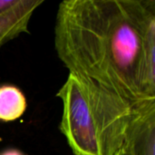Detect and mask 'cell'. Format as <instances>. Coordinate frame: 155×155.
Listing matches in <instances>:
<instances>
[{
    "label": "cell",
    "mask_w": 155,
    "mask_h": 155,
    "mask_svg": "<svg viewBox=\"0 0 155 155\" xmlns=\"http://www.w3.org/2000/svg\"><path fill=\"white\" fill-rule=\"evenodd\" d=\"M56 96L63 104L60 132L74 155L117 154L139 107L145 103L133 104L96 82L73 74Z\"/></svg>",
    "instance_id": "2"
},
{
    "label": "cell",
    "mask_w": 155,
    "mask_h": 155,
    "mask_svg": "<svg viewBox=\"0 0 155 155\" xmlns=\"http://www.w3.org/2000/svg\"><path fill=\"white\" fill-rule=\"evenodd\" d=\"M27 107L22 91L11 84L0 86V121L13 122L20 118Z\"/></svg>",
    "instance_id": "4"
},
{
    "label": "cell",
    "mask_w": 155,
    "mask_h": 155,
    "mask_svg": "<svg viewBox=\"0 0 155 155\" xmlns=\"http://www.w3.org/2000/svg\"><path fill=\"white\" fill-rule=\"evenodd\" d=\"M0 155H25L21 151L16 149H7L2 153H0Z\"/></svg>",
    "instance_id": "6"
},
{
    "label": "cell",
    "mask_w": 155,
    "mask_h": 155,
    "mask_svg": "<svg viewBox=\"0 0 155 155\" xmlns=\"http://www.w3.org/2000/svg\"><path fill=\"white\" fill-rule=\"evenodd\" d=\"M54 48L69 74L133 104L155 99V0H65Z\"/></svg>",
    "instance_id": "1"
},
{
    "label": "cell",
    "mask_w": 155,
    "mask_h": 155,
    "mask_svg": "<svg viewBox=\"0 0 155 155\" xmlns=\"http://www.w3.org/2000/svg\"><path fill=\"white\" fill-rule=\"evenodd\" d=\"M43 3V0H17L15 5L0 15V48L19 35L28 32L29 21Z\"/></svg>",
    "instance_id": "3"
},
{
    "label": "cell",
    "mask_w": 155,
    "mask_h": 155,
    "mask_svg": "<svg viewBox=\"0 0 155 155\" xmlns=\"http://www.w3.org/2000/svg\"><path fill=\"white\" fill-rule=\"evenodd\" d=\"M16 2L17 0H0V15L15 5Z\"/></svg>",
    "instance_id": "5"
},
{
    "label": "cell",
    "mask_w": 155,
    "mask_h": 155,
    "mask_svg": "<svg viewBox=\"0 0 155 155\" xmlns=\"http://www.w3.org/2000/svg\"><path fill=\"white\" fill-rule=\"evenodd\" d=\"M116 155H130L129 154V153H128V151H127V149L124 147H124L118 152V153Z\"/></svg>",
    "instance_id": "7"
}]
</instances>
